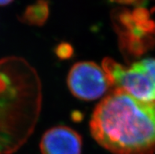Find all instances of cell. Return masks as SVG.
I'll list each match as a JSON object with an SVG mask.
<instances>
[{
  "instance_id": "4",
  "label": "cell",
  "mask_w": 155,
  "mask_h": 154,
  "mask_svg": "<svg viewBox=\"0 0 155 154\" xmlns=\"http://www.w3.org/2000/svg\"><path fill=\"white\" fill-rule=\"evenodd\" d=\"M81 135L65 126L49 129L40 142L42 154H81Z\"/></svg>"
},
{
  "instance_id": "5",
  "label": "cell",
  "mask_w": 155,
  "mask_h": 154,
  "mask_svg": "<svg viewBox=\"0 0 155 154\" xmlns=\"http://www.w3.org/2000/svg\"><path fill=\"white\" fill-rule=\"evenodd\" d=\"M49 16V6L47 2L39 1L25 10L22 19L31 25H43Z\"/></svg>"
},
{
  "instance_id": "8",
  "label": "cell",
  "mask_w": 155,
  "mask_h": 154,
  "mask_svg": "<svg viewBox=\"0 0 155 154\" xmlns=\"http://www.w3.org/2000/svg\"><path fill=\"white\" fill-rule=\"evenodd\" d=\"M132 18L135 22V25L143 23L148 21L150 17V13L143 6H139L132 13Z\"/></svg>"
},
{
  "instance_id": "9",
  "label": "cell",
  "mask_w": 155,
  "mask_h": 154,
  "mask_svg": "<svg viewBox=\"0 0 155 154\" xmlns=\"http://www.w3.org/2000/svg\"><path fill=\"white\" fill-rule=\"evenodd\" d=\"M11 3V1H3V0H0V6H6L8 4Z\"/></svg>"
},
{
  "instance_id": "6",
  "label": "cell",
  "mask_w": 155,
  "mask_h": 154,
  "mask_svg": "<svg viewBox=\"0 0 155 154\" xmlns=\"http://www.w3.org/2000/svg\"><path fill=\"white\" fill-rule=\"evenodd\" d=\"M132 66L138 68L147 75L155 83V59L147 58L134 63Z\"/></svg>"
},
{
  "instance_id": "3",
  "label": "cell",
  "mask_w": 155,
  "mask_h": 154,
  "mask_svg": "<svg viewBox=\"0 0 155 154\" xmlns=\"http://www.w3.org/2000/svg\"><path fill=\"white\" fill-rule=\"evenodd\" d=\"M67 82L71 93L84 101L98 99L111 86L103 68L91 61L75 64L69 71Z\"/></svg>"
},
{
  "instance_id": "7",
  "label": "cell",
  "mask_w": 155,
  "mask_h": 154,
  "mask_svg": "<svg viewBox=\"0 0 155 154\" xmlns=\"http://www.w3.org/2000/svg\"><path fill=\"white\" fill-rule=\"evenodd\" d=\"M56 54L61 59H69L73 54V47L67 43L59 44L56 48Z\"/></svg>"
},
{
  "instance_id": "1",
  "label": "cell",
  "mask_w": 155,
  "mask_h": 154,
  "mask_svg": "<svg viewBox=\"0 0 155 154\" xmlns=\"http://www.w3.org/2000/svg\"><path fill=\"white\" fill-rule=\"evenodd\" d=\"M90 130L94 140L114 154H153L155 102H142L117 88L96 106Z\"/></svg>"
},
{
  "instance_id": "2",
  "label": "cell",
  "mask_w": 155,
  "mask_h": 154,
  "mask_svg": "<svg viewBox=\"0 0 155 154\" xmlns=\"http://www.w3.org/2000/svg\"><path fill=\"white\" fill-rule=\"evenodd\" d=\"M102 68L111 86H117L142 102H155V83L143 72L132 65L126 68L110 57L103 60Z\"/></svg>"
}]
</instances>
